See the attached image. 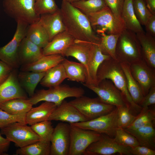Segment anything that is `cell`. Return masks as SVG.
Listing matches in <instances>:
<instances>
[{
    "label": "cell",
    "mask_w": 155,
    "mask_h": 155,
    "mask_svg": "<svg viewBox=\"0 0 155 155\" xmlns=\"http://www.w3.org/2000/svg\"><path fill=\"white\" fill-rule=\"evenodd\" d=\"M70 124V144L68 155H81L88 147L98 140L102 134Z\"/></svg>",
    "instance_id": "11"
},
{
    "label": "cell",
    "mask_w": 155,
    "mask_h": 155,
    "mask_svg": "<svg viewBox=\"0 0 155 155\" xmlns=\"http://www.w3.org/2000/svg\"><path fill=\"white\" fill-rule=\"evenodd\" d=\"M130 155H155V150L148 147L138 145L131 148L130 150Z\"/></svg>",
    "instance_id": "46"
},
{
    "label": "cell",
    "mask_w": 155,
    "mask_h": 155,
    "mask_svg": "<svg viewBox=\"0 0 155 155\" xmlns=\"http://www.w3.org/2000/svg\"><path fill=\"white\" fill-rule=\"evenodd\" d=\"M92 44L75 40L74 42L67 50L64 56L72 57L83 64L87 70V65L89 51Z\"/></svg>",
    "instance_id": "29"
},
{
    "label": "cell",
    "mask_w": 155,
    "mask_h": 155,
    "mask_svg": "<svg viewBox=\"0 0 155 155\" xmlns=\"http://www.w3.org/2000/svg\"><path fill=\"white\" fill-rule=\"evenodd\" d=\"M46 72L21 71L18 73V79L20 85L31 97L34 94L37 85L40 82Z\"/></svg>",
    "instance_id": "27"
},
{
    "label": "cell",
    "mask_w": 155,
    "mask_h": 155,
    "mask_svg": "<svg viewBox=\"0 0 155 155\" xmlns=\"http://www.w3.org/2000/svg\"><path fill=\"white\" fill-rule=\"evenodd\" d=\"M57 106L53 103L44 101L37 107H32L26 114V123L31 125L48 120Z\"/></svg>",
    "instance_id": "24"
},
{
    "label": "cell",
    "mask_w": 155,
    "mask_h": 155,
    "mask_svg": "<svg viewBox=\"0 0 155 155\" xmlns=\"http://www.w3.org/2000/svg\"><path fill=\"white\" fill-rule=\"evenodd\" d=\"M88 121L107 114L116 106L103 102L98 97L91 98L83 95L69 102Z\"/></svg>",
    "instance_id": "7"
},
{
    "label": "cell",
    "mask_w": 155,
    "mask_h": 155,
    "mask_svg": "<svg viewBox=\"0 0 155 155\" xmlns=\"http://www.w3.org/2000/svg\"><path fill=\"white\" fill-rule=\"evenodd\" d=\"M79 0H62V1H65L70 3H71L74 2L78 1Z\"/></svg>",
    "instance_id": "51"
},
{
    "label": "cell",
    "mask_w": 155,
    "mask_h": 155,
    "mask_svg": "<svg viewBox=\"0 0 155 155\" xmlns=\"http://www.w3.org/2000/svg\"><path fill=\"white\" fill-rule=\"evenodd\" d=\"M16 69H13L7 80L0 85V105L14 99H28L19 82Z\"/></svg>",
    "instance_id": "16"
},
{
    "label": "cell",
    "mask_w": 155,
    "mask_h": 155,
    "mask_svg": "<svg viewBox=\"0 0 155 155\" xmlns=\"http://www.w3.org/2000/svg\"><path fill=\"white\" fill-rule=\"evenodd\" d=\"M64 57L59 54L43 55L33 63L21 65V71L45 72L55 65L61 63Z\"/></svg>",
    "instance_id": "22"
},
{
    "label": "cell",
    "mask_w": 155,
    "mask_h": 155,
    "mask_svg": "<svg viewBox=\"0 0 155 155\" xmlns=\"http://www.w3.org/2000/svg\"><path fill=\"white\" fill-rule=\"evenodd\" d=\"M86 15L98 35L102 33L119 34L126 28L124 22L118 19L107 6L97 12Z\"/></svg>",
    "instance_id": "4"
},
{
    "label": "cell",
    "mask_w": 155,
    "mask_h": 155,
    "mask_svg": "<svg viewBox=\"0 0 155 155\" xmlns=\"http://www.w3.org/2000/svg\"><path fill=\"white\" fill-rule=\"evenodd\" d=\"M134 11L141 25L144 26L152 14L147 8L144 0H133Z\"/></svg>",
    "instance_id": "40"
},
{
    "label": "cell",
    "mask_w": 155,
    "mask_h": 155,
    "mask_svg": "<svg viewBox=\"0 0 155 155\" xmlns=\"http://www.w3.org/2000/svg\"><path fill=\"white\" fill-rule=\"evenodd\" d=\"M146 5L150 12L155 15V0H144Z\"/></svg>",
    "instance_id": "50"
},
{
    "label": "cell",
    "mask_w": 155,
    "mask_h": 155,
    "mask_svg": "<svg viewBox=\"0 0 155 155\" xmlns=\"http://www.w3.org/2000/svg\"><path fill=\"white\" fill-rule=\"evenodd\" d=\"M114 140L122 146L133 147L139 145L136 138L125 129L118 128L116 131Z\"/></svg>",
    "instance_id": "39"
},
{
    "label": "cell",
    "mask_w": 155,
    "mask_h": 155,
    "mask_svg": "<svg viewBox=\"0 0 155 155\" xmlns=\"http://www.w3.org/2000/svg\"><path fill=\"white\" fill-rule=\"evenodd\" d=\"M117 60L130 65L142 59L141 48L135 32L127 29L120 34L116 48Z\"/></svg>",
    "instance_id": "3"
},
{
    "label": "cell",
    "mask_w": 155,
    "mask_h": 155,
    "mask_svg": "<svg viewBox=\"0 0 155 155\" xmlns=\"http://www.w3.org/2000/svg\"><path fill=\"white\" fill-rule=\"evenodd\" d=\"M106 5L119 20L123 21L121 14L124 0H104Z\"/></svg>",
    "instance_id": "44"
},
{
    "label": "cell",
    "mask_w": 155,
    "mask_h": 155,
    "mask_svg": "<svg viewBox=\"0 0 155 155\" xmlns=\"http://www.w3.org/2000/svg\"><path fill=\"white\" fill-rule=\"evenodd\" d=\"M26 37L42 49L50 42L47 32L38 21L29 25Z\"/></svg>",
    "instance_id": "32"
},
{
    "label": "cell",
    "mask_w": 155,
    "mask_h": 155,
    "mask_svg": "<svg viewBox=\"0 0 155 155\" xmlns=\"http://www.w3.org/2000/svg\"><path fill=\"white\" fill-rule=\"evenodd\" d=\"M34 0H2L4 11L17 22H24L29 24L38 22L40 16L35 13Z\"/></svg>",
    "instance_id": "6"
},
{
    "label": "cell",
    "mask_w": 155,
    "mask_h": 155,
    "mask_svg": "<svg viewBox=\"0 0 155 155\" xmlns=\"http://www.w3.org/2000/svg\"><path fill=\"white\" fill-rule=\"evenodd\" d=\"M51 142L40 140L34 143L19 148L16 152L17 155H49Z\"/></svg>",
    "instance_id": "34"
},
{
    "label": "cell",
    "mask_w": 155,
    "mask_h": 155,
    "mask_svg": "<svg viewBox=\"0 0 155 155\" xmlns=\"http://www.w3.org/2000/svg\"><path fill=\"white\" fill-rule=\"evenodd\" d=\"M71 3L86 15L97 12L106 6L104 0H79Z\"/></svg>",
    "instance_id": "36"
},
{
    "label": "cell",
    "mask_w": 155,
    "mask_h": 155,
    "mask_svg": "<svg viewBox=\"0 0 155 155\" xmlns=\"http://www.w3.org/2000/svg\"><path fill=\"white\" fill-rule=\"evenodd\" d=\"M155 104V85L150 89L148 94L144 96L140 104L142 108H148L150 105Z\"/></svg>",
    "instance_id": "45"
},
{
    "label": "cell",
    "mask_w": 155,
    "mask_h": 155,
    "mask_svg": "<svg viewBox=\"0 0 155 155\" xmlns=\"http://www.w3.org/2000/svg\"><path fill=\"white\" fill-rule=\"evenodd\" d=\"M33 105L29 99L16 98L0 105V109L12 115H26Z\"/></svg>",
    "instance_id": "30"
},
{
    "label": "cell",
    "mask_w": 155,
    "mask_h": 155,
    "mask_svg": "<svg viewBox=\"0 0 155 155\" xmlns=\"http://www.w3.org/2000/svg\"><path fill=\"white\" fill-rule=\"evenodd\" d=\"M153 124L152 123L134 129H124L136 138L139 145L155 150V130Z\"/></svg>",
    "instance_id": "26"
},
{
    "label": "cell",
    "mask_w": 155,
    "mask_h": 155,
    "mask_svg": "<svg viewBox=\"0 0 155 155\" xmlns=\"http://www.w3.org/2000/svg\"><path fill=\"white\" fill-rule=\"evenodd\" d=\"M144 26L146 32L155 38V15H152L147 21Z\"/></svg>",
    "instance_id": "48"
},
{
    "label": "cell",
    "mask_w": 155,
    "mask_h": 155,
    "mask_svg": "<svg viewBox=\"0 0 155 155\" xmlns=\"http://www.w3.org/2000/svg\"><path fill=\"white\" fill-rule=\"evenodd\" d=\"M10 142L1 135L0 133V155H7Z\"/></svg>",
    "instance_id": "49"
},
{
    "label": "cell",
    "mask_w": 155,
    "mask_h": 155,
    "mask_svg": "<svg viewBox=\"0 0 155 155\" xmlns=\"http://www.w3.org/2000/svg\"><path fill=\"white\" fill-rule=\"evenodd\" d=\"M118 109V128L123 129L129 127L135 119L136 116L132 114L125 106L117 107Z\"/></svg>",
    "instance_id": "41"
},
{
    "label": "cell",
    "mask_w": 155,
    "mask_h": 155,
    "mask_svg": "<svg viewBox=\"0 0 155 155\" xmlns=\"http://www.w3.org/2000/svg\"><path fill=\"white\" fill-rule=\"evenodd\" d=\"M118 109L116 106L110 113L94 119L71 124L81 128L106 134L114 138L118 125Z\"/></svg>",
    "instance_id": "10"
},
{
    "label": "cell",
    "mask_w": 155,
    "mask_h": 155,
    "mask_svg": "<svg viewBox=\"0 0 155 155\" xmlns=\"http://www.w3.org/2000/svg\"><path fill=\"white\" fill-rule=\"evenodd\" d=\"M43 55L42 48L26 37L22 40L18 52V59L20 65L35 62Z\"/></svg>",
    "instance_id": "20"
},
{
    "label": "cell",
    "mask_w": 155,
    "mask_h": 155,
    "mask_svg": "<svg viewBox=\"0 0 155 155\" xmlns=\"http://www.w3.org/2000/svg\"><path fill=\"white\" fill-rule=\"evenodd\" d=\"M119 34H108L102 33L98 36L100 41L98 44L102 53L117 60L116 48Z\"/></svg>",
    "instance_id": "35"
},
{
    "label": "cell",
    "mask_w": 155,
    "mask_h": 155,
    "mask_svg": "<svg viewBox=\"0 0 155 155\" xmlns=\"http://www.w3.org/2000/svg\"><path fill=\"white\" fill-rule=\"evenodd\" d=\"M13 69L0 60V85L7 79Z\"/></svg>",
    "instance_id": "47"
},
{
    "label": "cell",
    "mask_w": 155,
    "mask_h": 155,
    "mask_svg": "<svg viewBox=\"0 0 155 155\" xmlns=\"http://www.w3.org/2000/svg\"><path fill=\"white\" fill-rule=\"evenodd\" d=\"M121 17L126 29L136 34L144 31L135 15L133 0H124Z\"/></svg>",
    "instance_id": "28"
},
{
    "label": "cell",
    "mask_w": 155,
    "mask_h": 155,
    "mask_svg": "<svg viewBox=\"0 0 155 155\" xmlns=\"http://www.w3.org/2000/svg\"><path fill=\"white\" fill-rule=\"evenodd\" d=\"M26 115L10 114L0 109V129L17 122L26 123Z\"/></svg>",
    "instance_id": "43"
},
{
    "label": "cell",
    "mask_w": 155,
    "mask_h": 155,
    "mask_svg": "<svg viewBox=\"0 0 155 155\" xmlns=\"http://www.w3.org/2000/svg\"><path fill=\"white\" fill-rule=\"evenodd\" d=\"M140 43L142 59L155 69V38L144 31L136 33Z\"/></svg>",
    "instance_id": "23"
},
{
    "label": "cell",
    "mask_w": 155,
    "mask_h": 155,
    "mask_svg": "<svg viewBox=\"0 0 155 155\" xmlns=\"http://www.w3.org/2000/svg\"><path fill=\"white\" fill-rule=\"evenodd\" d=\"M82 84L96 93L98 97L106 103L116 107L126 106L120 92L109 79L103 80L96 86L84 83Z\"/></svg>",
    "instance_id": "13"
},
{
    "label": "cell",
    "mask_w": 155,
    "mask_h": 155,
    "mask_svg": "<svg viewBox=\"0 0 155 155\" xmlns=\"http://www.w3.org/2000/svg\"><path fill=\"white\" fill-rule=\"evenodd\" d=\"M129 68L145 96L155 85V69L149 66L142 59L130 65Z\"/></svg>",
    "instance_id": "14"
},
{
    "label": "cell",
    "mask_w": 155,
    "mask_h": 155,
    "mask_svg": "<svg viewBox=\"0 0 155 155\" xmlns=\"http://www.w3.org/2000/svg\"><path fill=\"white\" fill-rule=\"evenodd\" d=\"M16 32L11 40L4 46L0 47V60L13 69L19 67L18 52L20 43L26 37L28 28L29 25L22 21L16 22Z\"/></svg>",
    "instance_id": "8"
},
{
    "label": "cell",
    "mask_w": 155,
    "mask_h": 155,
    "mask_svg": "<svg viewBox=\"0 0 155 155\" xmlns=\"http://www.w3.org/2000/svg\"><path fill=\"white\" fill-rule=\"evenodd\" d=\"M33 131L39 136L40 140L50 142L54 128L51 121L47 120L31 125Z\"/></svg>",
    "instance_id": "38"
},
{
    "label": "cell",
    "mask_w": 155,
    "mask_h": 155,
    "mask_svg": "<svg viewBox=\"0 0 155 155\" xmlns=\"http://www.w3.org/2000/svg\"><path fill=\"white\" fill-rule=\"evenodd\" d=\"M38 22L47 32L50 41L57 34L65 30L60 8L53 13L41 15Z\"/></svg>",
    "instance_id": "21"
},
{
    "label": "cell",
    "mask_w": 155,
    "mask_h": 155,
    "mask_svg": "<svg viewBox=\"0 0 155 155\" xmlns=\"http://www.w3.org/2000/svg\"><path fill=\"white\" fill-rule=\"evenodd\" d=\"M51 155H68L70 144V124L63 122L54 128L51 140Z\"/></svg>",
    "instance_id": "15"
},
{
    "label": "cell",
    "mask_w": 155,
    "mask_h": 155,
    "mask_svg": "<svg viewBox=\"0 0 155 155\" xmlns=\"http://www.w3.org/2000/svg\"><path fill=\"white\" fill-rule=\"evenodd\" d=\"M75 40L65 30L60 32L42 49L43 55L59 54L64 57L67 50L74 42Z\"/></svg>",
    "instance_id": "19"
},
{
    "label": "cell",
    "mask_w": 155,
    "mask_h": 155,
    "mask_svg": "<svg viewBox=\"0 0 155 155\" xmlns=\"http://www.w3.org/2000/svg\"><path fill=\"white\" fill-rule=\"evenodd\" d=\"M131 148L121 145L116 142L113 138L102 134L98 140L88 147L83 155H111L119 153L121 155H129Z\"/></svg>",
    "instance_id": "12"
},
{
    "label": "cell",
    "mask_w": 155,
    "mask_h": 155,
    "mask_svg": "<svg viewBox=\"0 0 155 155\" xmlns=\"http://www.w3.org/2000/svg\"><path fill=\"white\" fill-rule=\"evenodd\" d=\"M34 1V11L40 16L44 14L53 13L59 9L54 0Z\"/></svg>",
    "instance_id": "42"
},
{
    "label": "cell",
    "mask_w": 155,
    "mask_h": 155,
    "mask_svg": "<svg viewBox=\"0 0 155 155\" xmlns=\"http://www.w3.org/2000/svg\"><path fill=\"white\" fill-rule=\"evenodd\" d=\"M48 120L60 121L70 124L88 121L75 107L65 100L57 106Z\"/></svg>",
    "instance_id": "17"
},
{
    "label": "cell",
    "mask_w": 155,
    "mask_h": 155,
    "mask_svg": "<svg viewBox=\"0 0 155 155\" xmlns=\"http://www.w3.org/2000/svg\"><path fill=\"white\" fill-rule=\"evenodd\" d=\"M111 58L102 53L98 44H92L87 62V79L84 84L96 86L97 73L99 66L104 61Z\"/></svg>",
    "instance_id": "18"
},
{
    "label": "cell",
    "mask_w": 155,
    "mask_h": 155,
    "mask_svg": "<svg viewBox=\"0 0 155 155\" xmlns=\"http://www.w3.org/2000/svg\"><path fill=\"white\" fill-rule=\"evenodd\" d=\"M27 124L18 122L13 123L1 129L0 133L20 148L40 141L39 136Z\"/></svg>",
    "instance_id": "9"
},
{
    "label": "cell",
    "mask_w": 155,
    "mask_h": 155,
    "mask_svg": "<svg viewBox=\"0 0 155 155\" xmlns=\"http://www.w3.org/2000/svg\"><path fill=\"white\" fill-rule=\"evenodd\" d=\"M120 63L125 75L129 92L133 102L140 106L144 97L141 89L131 73L130 65L124 63Z\"/></svg>",
    "instance_id": "33"
},
{
    "label": "cell",
    "mask_w": 155,
    "mask_h": 155,
    "mask_svg": "<svg viewBox=\"0 0 155 155\" xmlns=\"http://www.w3.org/2000/svg\"><path fill=\"white\" fill-rule=\"evenodd\" d=\"M84 93V90L81 87L61 84L47 90H39L29 99L33 105L44 101L53 103L57 106L67 98L78 97Z\"/></svg>",
    "instance_id": "5"
},
{
    "label": "cell",
    "mask_w": 155,
    "mask_h": 155,
    "mask_svg": "<svg viewBox=\"0 0 155 155\" xmlns=\"http://www.w3.org/2000/svg\"><path fill=\"white\" fill-rule=\"evenodd\" d=\"M66 78L65 69L61 63L46 71L40 83L42 86L49 88L61 84Z\"/></svg>",
    "instance_id": "31"
},
{
    "label": "cell",
    "mask_w": 155,
    "mask_h": 155,
    "mask_svg": "<svg viewBox=\"0 0 155 155\" xmlns=\"http://www.w3.org/2000/svg\"><path fill=\"white\" fill-rule=\"evenodd\" d=\"M155 119V111L148 108H142L139 114L132 123L127 128L134 129L141 127L152 123Z\"/></svg>",
    "instance_id": "37"
},
{
    "label": "cell",
    "mask_w": 155,
    "mask_h": 155,
    "mask_svg": "<svg viewBox=\"0 0 155 155\" xmlns=\"http://www.w3.org/2000/svg\"><path fill=\"white\" fill-rule=\"evenodd\" d=\"M61 63L68 80L82 84L86 82L88 77L87 71L83 64L70 61L65 58Z\"/></svg>",
    "instance_id": "25"
},
{
    "label": "cell",
    "mask_w": 155,
    "mask_h": 155,
    "mask_svg": "<svg viewBox=\"0 0 155 155\" xmlns=\"http://www.w3.org/2000/svg\"><path fill=\"white\" fill-rule=\"evenodd\" d=\"M105 79L111 80L120 91L126 106L132 114L140 112L142 107L133 101L127 90L124 72L117 60L111 58L104 61L99 66L96 75L97 85Z\"/></svg>",
    "instance_id": "2"
},
{
    "label": "cell",
    "mask_w": 155,
    "mask_h": 155,
    "mask_svg": "<svg viewBox=\"0 0 155 155\" xmlns=\"http://www.w3.org/2000/svg\"><path fill=\"white\" fill-rule=\"evenodd\" d=\"M60 11L65 30L75 40L99 44L100 38L86 15L69 2L62 1Z\"/></svg>",
    "instance_id": "1"
}]
</instances>
